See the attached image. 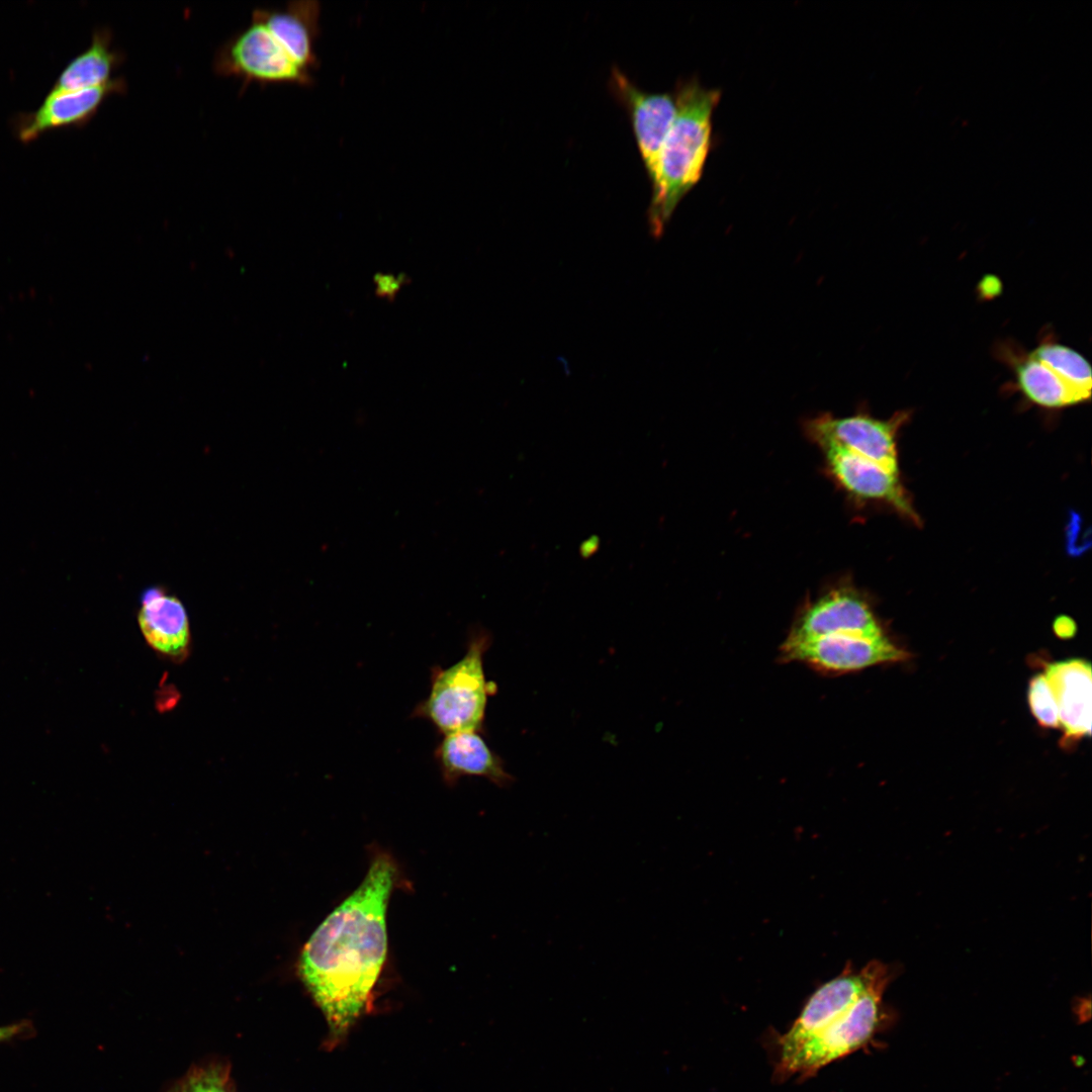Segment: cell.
Returning <instances> with one entry per match:
<instances>
[{
    "label": "cell",
    "instance_id": "cell-8",
    "mask_svg": "<svg viewBox=\"0 0 1092 1092\" xmlns=\"http://www.w3.org/2000/svg\"><path fill=\"white\" fill-rule=\"evenodd\" d=\"M830 635L885 636L869 603L850 587H837L809 603L786 638L798 642Z\"/></svg>",
    "mask_w": 1092,
    "mask_h": 1092
},
{
    "label": "cell",
    "instance_id": "cell-2",
    "mask_svg": "<svg viewBox=\"0 0 1092 1092\" xmlns=\"http://www.w3.org/2000/svg\"><path fill=\"white\" fill-rule=\"evenodd\" d=\"M676 114L660 148L651 183L648 225L659 237L680 200L699 182L711 148L712 115L721 92L697 79L679 81Z\"/></svg>",
    "mask_w": 1092,
    "mask_h": 1092
},
{
    "label": "cell",
    "instance_id": "cell-20",
    "mask_svg": "<svg viewBox=\"0 0 1092 1092\" xmlns=\"http://www.w3.org/2000/svg\"><path fill=\"white\" fill-rule=\"evenodd\" d=\"M1027 699L1031 713L1041 727H1060L1058 705L1043 673H1037L1031 677Z\"/></svg>",
    "mask_w": 1092,
    "mask_h": 1092
},
{
    "label": "cell",
    "instance_id": "cell-22",
    "mask_svg": "<svg viewBox=\"0 0 1092 1092\" xmlns=\"http://www.w3.org/2000/svg\"><path fill=\"white\" fill-rule=\"evenodd\" d=\"M374 291L380 299L392 301L401 289L410 283V278L403 273L378 272L373 276Z\"/></svg>",
    "mask_w": 1092,
    "mask_h": 1092
},
{
    "label": "cell",
    "instance_id": "cell-12",
    "mask_svg": "<svg viewBox=\"0 0 1092 1092\" xmlns=\"http://www.w3.org/2000/svg\"><path fill=\"white\" fill-rule=\"evenodd\" d=\"M816 443L824 454L827 468L846 491L860 498L887 502L916 519L897 473L833 442L820 440Z\"/></svg>",
    "mask_w": 1092,
    "mask_h": 1092
},
{
    "label": "cell",
    "instance_id": "cell-15",
    "mask_svg": "<svg viewBox=\"0 0 1092 1092\" xmlns=\"http://www.w3.org/2000/svg\"><path fill=\"white\" fill-rule=\"evenodd\" d=\"M321 6L317 1L302 0L281 8H257L252 17L262 22L304 71L317 65L314 52L318 35Z\"/></svg>",
    "mask_w": 1092,
    "mask_h": 1092
},
{
    "label": "cell",
    "instance_id": "cell-19",
    "mask_svg": "<svg viewBox=\"0 0 1092 1092\" xmlns=\"http://www.w3.org/2000/svg\"><path fill=\"white\" fill-rule=\"evenodd\" d=\"M1029 352L1060 373L1084 401L1090 398L1092 370L1083 355L1073 348L1051 339H1043Z\"/></svg>",
    "mask_w": 1092,
    "mask_h": 1092
},
{
    "label": "cell",
    "instance_id": "cell-18",
    "mask_svg": "<svg viewBox=\"0 0 1092 1092\" xmlns=\"http://www.w3.org/2000/svg\"><path fill=\"white\" fill-rule=\"evenodd\" d=\"M1006 357L1018 388L1033 403L1057 408L1084 401L1060 373L1030 352H1011Z\"/></svg>",
    "mask_w": 1092,
    "mask_h": 1092
},
{
    "label": "cell",
    "instance_id": "cell-10",
    "mask_svg": "<svg viewBox=\"0 0 1092 1092\" xmlns=\"http://www.w3.org/2000/svg\"><path fill=\"white\" fill-rule=\"evenodd\" d=\"M126 89L125 79L116 77L93 88L50 91L35 110L15 115L12 120L14 135L21 143L28 144L53 130L82 127L97 114L110 96L123 94Z\"/></svg>",
    "mask_w": 1092,
    "mask_h": 1092
},
{
    "label": "cell",
    "instance_id": "cell-16",
    "mask_svg": "<svg viewBox=\"0 0 1092 1092\" xmlns=\"http://www.w3.org/2000/svg\"><path fill=\"white\" fill-rule=\"evenodd\" d=\"M446 785L454 786L463 777H482L497 786L510 783L499 757L477 731L443 735L434 751Z\"/></svg>",
    "mask_w": 1092,
    "mask_h": 1092
},
{
    "label": "cell",
    "instance_id": "cell-11",
    "mask_svg": "<svg viewBox=\"0 0 1092 1092\" xmlns=\"http://www.w3.org/2000/svg\"><path fill=\"white\" fill-rule=\"evenodd\" d=\"M608 85L629 115L637 148L650 180L660 148L676 114L674 95L646 92L616 66L611 70Z\"/></svg>",
    "mask_w": 1092,
    "mask_h": 1092
},
{
    "label": "cell",
    "instance_id": "cell-1",
    "mask_svg": "<svg viewBox=\"0 0 1092 1092\" xmlns=\"http://www.w3.org/2000/svg\"><path fill=\"white\" fill-rule=\"evenodd\" d=\"M396 867L377 855L360 886L330 913L301 949L298 973L334 1032L364 1010L387 953L386 910Z\"/></svg>",
    "mask_w": 1092,
    "mask_h": 1092
},
{
    "label": "cell",
    "instance_id": "cell-7",
    "mask_svg": "<svg viewBox=\"0 0 1092 1092\" xmlns=\"http://www.w3.org/2000/svg\"><path fill=\"white\" fill-rule=\"evenodd\" d=\"M781 656L787 662H802L817 671L840 674L902 661L909 654L886 635L880 638L830 635L798 642L784 641Z\"/></svg>",
    "mask_w": 1092,
    "mask_h": 1092
},
{
    "label": "cell",
    "instance_id": "cell-9",
    "mask_svg": "<svg viewBox=\"0 0 1092 1092\" xmlns=\"http://www.w3.org/2000/svg\"><path fill=\"white\" fill-rule=\"evenodd\" d=\"M906 418L904 412L887 421L866 414L839 418L824 413L809 419L806 430L815 442H833L898 474L895 434Z\"/></svg>",
    "mask_w": 1092,
    "mask_h": 1092
},
{
    "label": "cell",
    "instance_id": "cell-23",
    "mask_svg": "<svg viewBox=\"0 0 1092 1092\" xmlns=\"http://www.w3.org/2000/svg\"><path fill=\"white\" fill-rule=\"evenodd\" d=\"M27 1028L28 1027L26 1026L25 1022L0 1026V1042L12 1039L19 1034H22Z\"/></svg>",
    "mask_w": 1092,
    "mask_h": 1092
},
{
    "label": "cell",
    "instance_id": "cell-3",
    "mask_svg": "<svg viewBox=\"0 0 1092 1092\" xmlns=\"http://www.w3.org/2000/svg\"><path fill=\"white\" fill-rule=\"evenodd\" d=\"M488 645V636L475 632L462 658L445 668L434 666L429 694L415 707L412 717L427 720L442 735L479 732L492 689L483 669Z\"/></svg>",
    "mask_w": 1092,
    "mask_h": 1092
},
{
    "label": "cell",
    "instance_id": "cell-14",
    "mask_svg": "<svg viewBox=\"0 0 1092 1092\" xmlns=\"http://www.w3.org/2000/svg\"><path fill=\"white\" fill-rule=\"evenodd\" d=\"M138 623L147 643L155 651L176 659L186 655L191 638L189 618L177 597L157 586L146 589Z\"/></svg>",
    "mask_w": 1092,
    "mask_h": 1092
},
{
    "label": "cell",
    "instance_id": "cell-5",
    "mask_svg": "<svg viewBox=\"0 0 1092 1092\" xmlns=\"http://www.w3.org/2000/svg\"><path fill=\"white\" fill-rule=\"evenodd\" d=\"M212 64L217 75L241 80L242 89L253 83L308 85L312 81L310 73L298 66L267 27L253 17L248 26L218 48Z\"/></svg>",
    "mask_w": 1092,
    "mask_h": 1092
},
{
    "label": "cell",
    "instance_id": "cell-4",
    "mask_svg": "<svg viewBox=\"0 0 1092 1092\" xmlns=\"http://www.w3.org/2000/svg\"><path fill=\"white\" fill-rule=\"evenodd\" d=\"M891 971L882 975L841 1017L803 1043L787 1060L777 1063L774 1078L779 1083L798 1076L808 1079L828 1064L866 1046L883 1021V994Z\"/></svg>",
    "mask_w": 1092,
    "mask_h": 1092
},
{
    "label": "cell",
    "instance_id": "cell-17",
    "mask_svg": "<svg viewBox=\"0 0 1092 1092\" xmlns=\"http://www.w3.org/2000/svg\"><path fill=\"white\" fill-rule=\"evenodd\" d=\"M124 60L123 52L113 44L111 29L99 27L93 32L88 48L66 65L50 91H74L106 84Z\"/></svg>",
    "mask_w": 1092,
    "mask_h": 1092
},
{
    "label": "cell",
    "instance_id": "cell-24",
    "mask_svg": "<svg viewBox=\"0 0 1092 1092\" xmlns=\"http://www.w3.org/2000/svg\"><path fill=\"white\" fill-rule=\"evenodd\" d=\"M1055 631L1060 637H1070L1075 633V623L1068 617H1059L1055 622Z\"/></svg>",
    "mask_w": 1092,
    "mask_h": 1092
},
{
    "label": "cell",
    "instance_id": "cell-6",
    "mask_svg": "<svg viewBox=\"0 0 1092 1092\" xmlns=\"http://www.w3.org/2000/svg\"><path fill=\"white\" fill-rule=\"evenodd\" d=\"M889 967L873 961L855 972L848 964L836 978L817 989L792 1026L778 1038V1061L791 1057L803 1043L846 1013Z\"/></svg>",
    "mask_w": 1092,
    "mask_h": 1092
},
{
    "label": "cell",
    "instance_id": "cell-13",
    "mask_svg": "<svg viewBox=\"0 0 1092 1092\" xmlns=\"http://www.w3.org/2000/svg\"><path fill=\"white\" fill-rule=\"evenodd\" d=\"M1054 693L1064 731L1063 745L1091 735V665L1081 658L1046 664L1043 673Z\"/></svg>",
    "mask_w": 1092,
    "mask_h": 1092
},
{
    "label": "cell",
    "instance_id": "cell-21",
    "mask_svg": "<svg viewBox=\"0 0 1092 1092\" xmlns=\"http://www.w3.org/2000/svg\"><path fill=\"white\" fill-rule=\"evenodd\" d=\"M176 1092H229L226 1074L220 1068L195 1070L179 1085Z\"/></svg>",
    "mask_w": 1092,
    "mask_h": 1092
}]
</instances>
